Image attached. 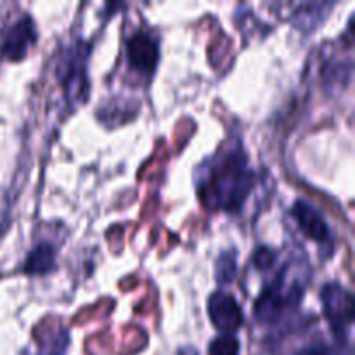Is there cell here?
<instances>
[{"label": "cell", "mask_w": 355, "mask_h": 355, "mask_svg": "<svg viewBox=\"0 0 355 355\" xmlns=\"http://www.w3.org/2000/svg\"><path fill=\"white\" fill-rule=\"evenodd\" d=\"M253 187V172L248 156L238 146L217 153L198 182L200 198L210 210L238 211Z\"/></svg>", "instance_id": "6da1fadb"}, {"label": "cell", "mask_w": 355, "mask_h": 355, "mask_svg": "<svg viewBox=\"0 0 355 355\" xmlns=\"http://www.w3.org/2000/svg\"><path fill=\"white\" fill-rule=\"evenodd\" d=\"M302 295H304V286L298 279H286V267H284L276 281L257 298L253 307L257 321H277L286 309L297 307L298 302L302 300Z\"/></svg>", "instance_id": "7a4b0ae2"}, {"label": "cell", "mask_w": 355, "mask_h": 355, "mask_svg": "<svg viewBox=\"0 0 355 355\" xmlns=\"http://www.w3.org/2000/svg\"><path fill=\"white\" fill-rule=\"evenodd\" d=\"M87 51H82V44H76L75 47L66 49L61 55V61L58 66V75L61 80V85L64 87L66 94L71 99L85 97L89 90L87 83Z\"/></svg>", "instance_id": "3957f363"}, {"label": "cell", "mask_w": 355, "mask_h": 355, "mask_svg": "<svg viewBox=\"0 0 355 355\" xmlns=\"http://www.w3.org/2000/svg\"><path fill=\"white\" fill-rule=\"evenodd\" d=\"M322 309L335 331H345L354 321L352 293L340 283H326L321 291Z\"/></svg>", "instance_id": "277c9868"}, {"label": "cell", "mask_w": 355, "mask_h": 355, "mask_svg": "<svg viewBox=\"0 0 355 355\" xmlns=\"http://www.w3.org/2000/svg\"><path fill=\"white\" fill-rule=\"evenodd\" d=\"M208 315L222 335H234L243 326V312L234 295L215 291L208 298Z\"/></svg>", "instance_id": "5b68a950"}, {"label": "cell", "mask_w": 355, "mask_h": 355, "mask_svg": "<svg viewBox=\"0 0 355 355\" xmlns=\"http://www.w3.org/2000/svg\"><path fill=\"white\" fill-rule=\"evenodd\" d=\"M35 42H37V28L33 19L30 16H21L16 23L7 28L0 51L9 61H19L28 54Z\"/></svg>", "instance_id": "8992f818"}, {"label": "cell", "mask_w": 355, "mask_h": 355, "mask_svg": "<svg viewBox=\"0 0 355 355\" xmlns=\"http://www.w3.org/2000/svg\"><path fill=\"white\" fill-rule=\"evenodd\" d=\"M127 59L135 71L153 73L159 61L158 42L148 31H135L127 40Z\"/></svg>", "instance_id": "52a82bcc"}, {"label": "cell", "mask_w": 355, "mask_h": 355, "mask_svg": "<svg viewBox=\"0 0 355 355\" xmlns=\"http://www.w3.org/2000/svg\"><path fill=\"white\" fill-rule=\"evenodd\" d=\"M291 215L297 220L300 231L307 236L309 239H314L318 243H326L329 239V227L326 224L324 217L315 210L307 201H295L291 207Z\"/></svg>", "instance_id": "ba28073f"}, {"label": "cell", "mask_w": 355, "mask_h": 355, "mask_svg": "<svg viewBox=\"0 0 355 355\" xmlns=\"http://www.w3.org/2000/svg\"><path fill=\"white\" fill-rule=\"evenodd\" d=\"M55 269V252L52 245L49 243H40L35 246L26 257L23 270L26 274H37V276H44V274L52 272Z\"/></svg>", "instance_id": "9c48e42d"}, {"label": "cell", "mask_w": 355, "mask_h": 355, "mask_svg": "<svg viewBox=\"0 0 355 355\" xmlns=\"http://www.w3.org/2000/svg\"><path fill=\"white\" fill-rule=\"evenodd\" d=\"M236 272H238V255L234 250H227L222 252L217 259V266H215V276L220 284H229L234 281Z\"/></svg>", "instance_id": "30bf717a"}, {"label": "cell", "mask_w": 355, "mask_h": 355, "mask_svg": "<svg viewBox=\"0 0 355 355\" xmlns=\"http://www.w3.org/2000/svg\"><path fill=\"white\" fill-rule=\"evenodd\" d=\"M208 355H239V340L236 335H220L211 340Z\"/></svg>", "instance_id": "8fae6325"}, {"label": "cell", "mask_w": 355, "mask_h": 355, "mask_svg": "<svg viewBox=\"0 0 355 355\" xmlns=\"http://www.w3.org/2000/svg\"><path fill=\"white\" fill-rule=\"evenodd\" d=\"M274 260H276V253L272 252V250L266 248V246H262V248H257L255 255H253V262H255V267L260 270H267L272 267Z\"/></svg>", "instance_id": "7c38bea8"}, {"label": "cell", "mask_w": 355, "mask_h": 355, "mask_svg": "<svg viewBox=\"0 0 355 355\" xmlns=\"http://www.w3.org/2000/svg\"><path fill=\"white\" fill-rule=\"evenodd\" d=\"M297 355H340V354L335 352L333 349H329V347L312 345V347H307V349L300 350Z\"/></svg>", "instance_id": "4fadbf2b"}, {"label": "cell", "mask_w": 355, "mask_h": 355, "mask_svg": "<svg viewBox=\"0 0 355 355\" xmlns=\"http://www.w3.org/2000/svg\"><path fill=\"white\" fill-rule=\"evenodd\" d=\"M177 355H198V352L193 349V347H186V349H180Z\"/></svg>", "instance_id": "5bb4252c"}, {"label": "cell", "mask_w": 355, "mask_h": 355, "mask_svg": "<svg viewBox=\"0 0 355 355\" xmlns=\"http://www.w3.org/2000/svg\"><path fill=\"white\" fill-rule=\"evenodd\" d=\"M3 222H6V215H3V211H2V210H0V229H2Z\"/></svg>", "instance_id": "9a60e30c"}]
</instances>
